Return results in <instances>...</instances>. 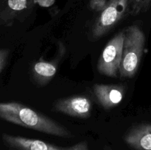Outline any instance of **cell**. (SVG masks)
<instances>
[{"label":"cell","mask_w":151,"mask_h":150,"mask_svg":"<svg viewBox=\"0 0 151 150\" xmlns=\"http://www.w3.org/2000/svg\"><path fill=\"white\" fill-rule=\"evenodd\" d=\"M34 3V0H5L0 7V25H13L15 21L28 13Z\"/></svg>","instance_id":"ba28073f"},{"label":"cell","mask_w":151,"mask_h":150,"mask_svg":"<svg viewBox=\"0 0 151 150\" xmlns=\"http://www.w3.org/2000/svg\"><path fill=\"white\" fill-rule=\"evenodd\" d=\"M34 1L42 7H50L54 4L55 0H34Z\"/></svg>","instance_id":"5bb4252c"},{"label":"cell","mask_w":151,"mask_h":150,"mask_svg":"<svg viewBox=\"0 0 151 150\" xmlns=\"http://www.w3.org/2000/svg\"><path fill=\"white\" fill-rule=\"evenodd\" d=\"M4 145L10 150H90L86 141H81L71 146L63 147L38 139L4 133L1 136Z\"/></svg>","instance_id":"5b68a950"},{"label":"cell","mask_w":151,"mask_h":150,"mask_svg":"<svg viewBox=\"0 0 151 150\" xmlns=\"http://www.w3.org/2000/svg\"><path fill=\"white\" fill-rule=\"evenodd\" d=\"M54 110L72 117L86 119L91 116L92 104L88 97L74 96L58 100L55 103Z\"/></svg>","instance_id":"8992f818"},{"label":"cell","mask_w":151,"mask_h":150,"mask_svg":"<svg viewBox=\"0 0 151 150\" xmlns=\"http://www.w3.org/2000/svg\"><path fill=\"white\" fill-rule=\"evenodd\" d=\"M124 40L125 31H121L106 44L97 63L99 73L109 77L119 76Z\"/></svg>","instance_id":"277c9868"},{"label":"cell","mask_w":151,"mask_h":150,"mask_svg":"<svg viewBox=\"0 0 151 150\" xmlns=\"http://www.w3.org/2000/svg\"><path fill=\"white\" fill-rule=\"evenodd\" d=\"M107 3V0H91L89 6L91 10L97 12H101L104 10Z\"/></svg>","instance_id":"7c38bea8"},{"label":"cell","mask_w":151,"mask_h":150,"mask_svg":"<svg viewBox=\"0 0 151 150\" xmlns=\"http://www.w3.org/2000/svg\"><path fill=\"white\" fill-rule=\"evenodd\" d=\"M93 91L96 99L105 110H110L118 105L125 96V86L122 85L95 84Z\"/></svg>","instance_id":"52a82bcc"},{"label":"cell","mask_w":151,"mask_h":150,"mask_svg":"<svg viewBox=\"0 0 151 150\" xmlns=\"http://www.w3.org/2000/svg\"><path fill=\"white\" fill-rule=\"evenodd\" d=\"M9 54H10V49H0V73L2 71L7 64Z\"/></svg>","instance_id":"4fadbf2b"},{"label":"cell","mask_w":151,"mask_h":150,"mask_svg":"<svg viewBox=\"0 0 151 150\" xmlns=\"http://www.w3.org/2000/svg\"><path fill=\"white\" fill-rule=\"evenodd\" d=\"M0 119L47 135L60 138L72 137V133L66 127L19 102H0Z\"/></svg>","instance_id":"6da1fadb"},{"label":"cell","mask_w":151,"mask_h":150,"mask_svg":"<svg viewBox=\"0 0 151 150\" xmlns=\"http://www.w3.org/2000/svg\"><path fill=\"white\" fill-rule=\"evenodd\" d=\"M124 141L134 150H151V124L141 123L134 125L125 133Z\"/></svg>","instance_id":"9c48e42d"},{"label":"cell","mask_w":151,"mask_h":150,"mask_svg":"<svg viewBox=\"0 0 151 150\" xmlns=\"http://www.w3.org/2000/svg\"><path fill=\"white\" fill-rule=\"evenodd\" d=\"M104 150H112V149H111L110 148H108V147H106V148H105Z\"/></svg>","instance_id":"9a60e30c"},{"label":"cell","mask_w":151,"mask_h":150,"mask_svg":"<svg viewBox=\"0 0 151 150\" xmlns=\"http://www.w3.org/2000/svg\"><path fill=\"white\" fill-rule=\"evenodd\" d=\"M57 62L46 61L40 59L32 66L31 73L32 78L38 85H46L55 76L57 72Z\"/></svg>","instance_id":"30bf717a"},{"label":"cell","mask_w":151,"mask_h":150,"mask_svg":"<svg viewBox=\"0 0 151 150\" xmlns=\"http://www.w3.org/2000/svg\"><path fill=\"white\" fill-rule=\"evenodd\" d=\"M151 6V0H129V14L136 16L145 13Z\"/></svg>","instance_id":"8fae6325"},{"label":"cell","mask_w":151,"mask_h":150,"mask_svg":"<svg viewBox=\"0 0 151 150\" xmlns=\"http://www.w3.org/2000/svg\"><path fill=\"white\" fill-rule=\"evenodd\" d=\"M129 0H109L91 29L94 39L101 38L129 14Z\"/></svg>","instance_id":"3957f363"},{"label":"cell","mask_w":151,"mask_h":150,"mask_svg":"<svg viewBox=\"0 0 151 150\" xmlns=\"http://www.w3.org/2000/svg\"><path fill=\"white\" fill-rule=\"evenodd\" d=\"M123 51L119 69V76L133 77L137 74L142 58L145 46V35L137 25H131L125 29Z\"/></svg>","instance_id":"7a4b0ae2"}]
</instances>
